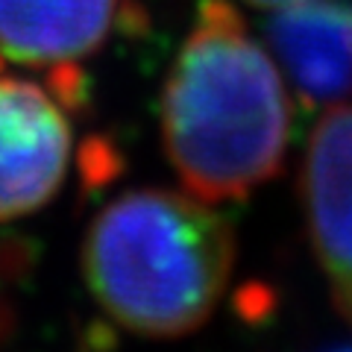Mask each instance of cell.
I'll return each instance as SVG.
<instances>
[{"label": "cell", "instance_id": "1", "mask_svg": "<svg viewBox=\"0 0 352 352\" xmlns=\"http://www.w3.org/2000/svg\"><path fill=\"white\" fill-rule=\"evenodd\" d=\"M291 103L270 53L229 0H203L162 91V138L185 191L241 200L276 176Z\"/></svg>", "mask_w": 352, "mask_h": 352}, {"label": "cell", "instance_id": "4", "mask_svg": "<svg viewBox=\"0 0 352 352\" xmlns=\"http://www.w3.org/2000/svg\"><path fill=\"white\" fill-rule=\"evenodd\" d=\"M302 203L314 256L338 311L352 323V106L317 120L302 162Z\"/></svg>", "mask_w": 352, "mask_h": 352}, {"label": "cell", "instance_id": "2", "mask_svg": "<svg viewBox=\"0 0 352 352\" xmlns=\"http://www.w3.org/2000/svg\"><path fill=\"white\" fill-rule=\"evenodd\" d=\"M235 235L194 194L138 188L91 220L82 247L88 291L118 326L179 338L214 314L232 279Z\"/></svg>", "mask_w": 352, "mask_h": 352}, {"label": "cell", "instance_id": "6", "mask_svg": "<svg viewBox=\"0 0 352 352\" xmlns=\"http://www.w3.org/2000/svg\"><path fill=\"white\" fill-rule=\"evenodd\" d=\"M264 36L308 103H338L352 94V3L279 6L264 21Z\"/></svg>", "mask_w": 352, "mask_h": 352}, {"label": "cell", "instance_id": "7", "mask_svg": "<svg viewBox=\"0 0 352 352\" xmlns=\"http://www.w3.org/2000/svg\"><path fill=\"white\" fill-rule=\"evenodd\" d=\"M252 6H264V9H279V6H291V3H302V0H247Z\"/></svg>", "mask_w": 352, "mask_h": 352}, {"label": "cell", "instance_id": "3", "mask_svg": "<svg viewBox=\"0 0 352 352\" xmlns=\"http://www.w3.org/2000/svg\"><path fill=\"white\" fill-rule=\"evenodd\" d=\"M71 124L50 88L0 74V223L59 194L71 164Z\"/></svg>", "mask_w": 352, "mask_h": 352}, {"label": "cell", "instance_id": "8", "mask_svg": "<svg viewBox=\"0 0 352 352\" xmlns=\"http://www.w3.org/2000/svg\"><path fill=\"white\" fill-rule=\"evenodd\" d=\"M335 352H352V346H346V349H335Z\"/></svg>", "mask_w": 352, "mask_h": 352}, {"label": "cell", "instance_id": "5", "mask_svg": "<svg viewBox=\"0 0 352 352\" xmlns=\"http://www.w3.org/2000/svg\"><path fill=\"white\" fill-rule=\"evenodd\" d=\"M129 0H0V59L68 68L126 24Z\"/></svg>", "mask_w": 352, "mask_h": 352}]
</instances>
